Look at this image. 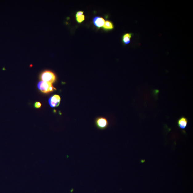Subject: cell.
<instances>
[{
  "instance_id": "obj_6",
  "label": "cell",
  "mask_w": 193,
  "mask_h": 193,
  "mask_svg": "<svg viewBox=\"0 0 193 193\" xmlns=\"http://www.w3.org/2000/svg\"><path fill=\"white\" fill-rule=\"evenodd\" d=\"M187 119L185 117H182L177 122L179 127L183 129L186 128L187 126Z\"/></svg>"
},
{
  "instance_id": "obj_3",
  "label": "cell",
  "mask_w": 193,
  "mask_h": 193,
  "mask_svg": "<svg viewBox=\"0 0 193 193\" xmlns=\"http://www.w3.org/2000/svg\"><path fill=\"white\" fill-rule=\"evenodd\" d=\"M97 127L100 130H104L107 128L109 125L107 120L103 117H99L95 121Z\"/></svg>"
},
{
  "instance_id": "obj_5",
  "label": "cell",
  "mask_w": 193,
  "mask_h": 193,
  "mask_svg": "<svg viewBox=\"0 0 193 193\" xmlns=\"http://www.w3.org/2000/svg\"><path fill=\"white\" fill-rule=\"evenodd\" d=\"M105 21L103 18L95 17L93 19V22L95 26L98 28L103 27Z\"/></svg>"
},
{
  "instance_id": "obj_10",
  "label": "cell",
  "mask_w": 193,
  "mask_h": 193,
  "mask_svg": "<svg viewBox=\"0 0 193 193\" xmlns=\"http://www.w3.org/2000/svg\"><path fill=\"white\" fill-rule=\"evenodd\" d=\"M41 103L40 102H37L35 103L34 104V107L36 108H39L41 107Z\"/></svg>"
},
{
  "instance_id": "obj_8",
  "label": "cell",
  "mask_w": 193,
  "mask_h": 193,
  "mask_svg": "<svg viewBox=\"0 0 193 193\" xmlns=\"http://www.w3.org/2000/svg\"><path fill=\"white\" fill-rule=\"evenodd\" d=\"M103 27L106 30H112L114 28V26L112 22L106 21L105 22Z\"/></svg>"
},
{
  "instance_id": "obj_7",
  "label": "cell",
  "mask_w": 193,
  "mask_h": 193,
  "mask_svg": "<svg viewBox=\"0 0 193 193\" xmlns=\"http://www.w3.org/2000/svg\"><path fill=\"white\" fill-rule=\"evenodd\" d=\"M132 36V34L131 33H126L124 34L123 37V41L124 44H129Z\"/></svg>"
},
{
  "instance_id": "obj_2",
  "label": "cell",
  "mask_w": 193,
  "mask_h": 193,
  "mask_svg": "<svg viewBox=\"0 0 193 193\" xmlns=\"http://www.w3.org/2000/svg\"><path fill=\"white\" fill-rule=\"evenodd\" d=\"M37 86L41 91L44 93L52 92L55 90L52 83L42 81L38 84Z\"/></svg>"
},
{
  "instance_id": "obj_4",
  "label": "cell",
  "mask_w": 193,
  "mask_h": 193,
  "mask_svg": "<svg viewBox=\"0 0 193 193\" xmlns=\"http://www.w3.org/2000/svg\"><path fill=\"white\" fill-rule=\"evenodd\" d=\"M61 100L60 97L58 95H54L50 97L48 102L51 107H57L59 105Z\"/></svg>"
},
{
  "instance_id": "obj_1",
  "label": "cell",
  "mask_w": 193,
  "mask_h": 193,
  "mask_svg": "<svg viewBox=\"0 0 193 193\" xmlns=\"http://www.w3.org/2000/svg\"><path fill=\"white\" fill-rule=\"evenodd\" d=\"M41 79L42 81L51 83L54 82L56 81V76L54 73L50 71L46 70L42 73Z\"/></svg>"
},
{
  "instance_id": "obj_9",
  "label": "cell",
  "mask_w": 193,
  "mask_h": 193,
  "mask_svg": "<svg viewBox=\"0 0 193 193\" xmlns=\"http://www.w3.org/2000/svg\"><path fill=\"white\" fill-rule=\"evenodd\" d=\"M85 19V15H80V16L76 17V20L79 23H81Z\"/></svg>"
},
{
  "instance_id": "obj_11",
  "label": "cell",
  "mask_w": 193,
  "mask_h": 193,
  "mask_svg": "<svg viewBox=\"0 0 193 193\" xmlns=\"http://www.w3.org/2000/svg\"><path fill=\"white\" fill-rule=\"evenodd\" d=\"M83 11H78V12L76 13V17H77L83 15Z\"/></svg>"
}]
</instances>
